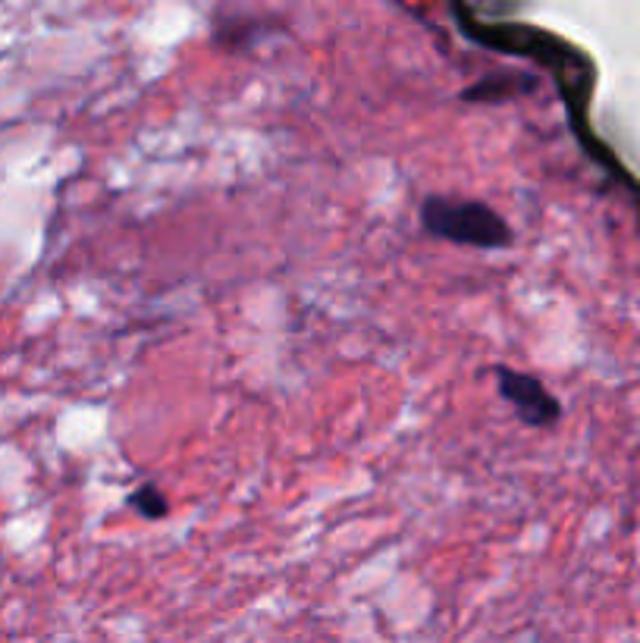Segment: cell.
Returning <instances> with one entry per match:
<instances>
[{
    "mask_svg": "<svg viewBox=\"0 0 640 643\" xmlns=\"http://www.w3.org/2000/svg\"><path fill=\"white\" fill-rule=\"evenodd\" d=\"M421 230L433 239H443L465 249L503 252L512 245V226L496 208L478 198L427 196L421 201Z\"/></svg>",
    "mask_w": 640,
    "mask_h": 643,
    "instance_id": "cell-1",
    "label": "cell"
},
{
    "mask_svg": "<svg viewBox=\"0 0 640 643\" xmlns=\"http://www.w3.org/2000/svg\"><path fill=\"white\" fill-rule=\"evenodd\" d=\"M493 377H496L500 396L515 409V414L522 418V424H527V428H553L563 418L559 399L546 390L534 373L515 371V368L500 365L493 371Z\"/></svg>",
    "mask_w": 640,
    "mask_h": 643,
    "instance_id": "cell-2",
    "label": "cell"
},
{
    "mask_svg": "<svg viewBox=\"0 0 640 643\" xmlns=\"http://www.w3.org/2000/svg\"><path fill=\"white\" fill-rule=\"evenodd\" d=\"M537 88V76H522V73H500V76H484L471 88L462 92L468 104H503V101L531 95Z\"/></svg>",
    "mask_w": 640,
    "mask_h": 643,
    "instance_id": "cell-3",
    "label": "cell"
},
{
    "mask_svg": "<svg viewBox=\"0 0 640 643\" xmlns=\"http://www.w3.org/2000/svg\"><path fill=\"white\" fill-rule=\"evenodd\" d=\"M126 506L133 508L136 515H141L145 521H160V518L170 515V499L157 484H141L138 489H133L126 496Z\"/></svg>",
    "mask_w": 640,
    "mask_h": 643,
    "instance_id": "cell-4",
    "label": "cell"
}]
</instances>
